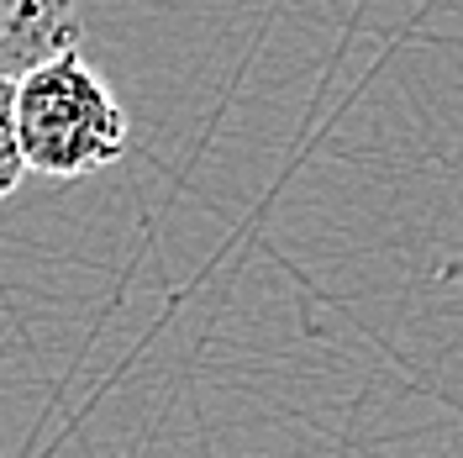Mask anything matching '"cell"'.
<instances>
[{
    "label": "cell",
    "mask_w": 463,
    "mask_h": 458,
    "mask_svg": "<svg viewBox=\"0 0 463 458\" xmlns=\"http://www.w3.org/2000/svg\"><path fill=\"white\" fill-rule=\"evenodd\" d=\"M27 179L22 143H16V80H0V205L11 201Z\"/></svg>",
    "instance_id": "obj_3"
},
{
    "label": "cell",
    "mask_w": 463,
    "mask_h": 458,
    "mask_svg": "<svg viewBox=\"0 0 463 458\" xmlns=\"http://www.w3.org/2000/svg\"><path fill=\"white\" fill-rule=\"evenodd\" d=\"M80 5L74 0H0V80H22L37 63L80 53Z\"/></svg>",
    "instance_id": "obj_2"
},
{
    "label": "cell",
    "mask_w": 463,
    "mask_h": 458,
    "mask_svg": "<svg viewBox=\"0 0 463 458\" xmlns=\"http://www.w3.org/2000/svg\"><path fill=\"white\" fill-rule=\"evenodd\" d=\"M16 143L27 174L69 185L111 169L132 143V121L90 58L63 53L16 80Z\"/></svg>",
    "instance_id": "obj_1"
}]
</instances>
